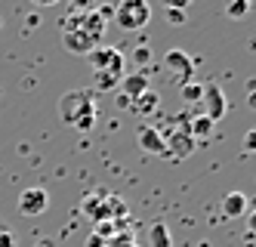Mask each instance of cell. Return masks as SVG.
<instances>
[{"label":"cell","instance_id":"11","mask_svg":"<svg viewBox=\"0 0 256 247\" xmlns=\"http://www.w3.org/2000/svg\"><path fill=\"white\" fill-rule=\"evenodd\" d=\"M247 207H250V198H247L244 192H228V195L222 198V213L232 216V219L244 216V213H247Z\"/></svg>","mask_w":256,"mask_h":247},{"label":"cell","instance_id":"7","mask_svg":"<svg viewBox=\"0 0 256 247\" xmlns=\"http://www.w3.org/2000/svg\"><path fill=\"white\" fill-rule=\"evenodd\" d=\"M200 102H204V118H210L213 124L226 118L228 111V99L219 84H204V96H200Z\"/></svg>","mask_w":256,"mask_h":247},{"label":"cell","instance_id":"5","mask_svg":"<svg viewBox=\"0 0 256 247\" xmlns=\"http://www.w3.org/2000/svg\"><path fill=\"white\" fill-rule=\"evenodd\" d=\"M164 68H167L173 78L179 81V87H186V84H192V74H194V59L186 53V50H179V47H173V50H167V56H164Z\"/></svg>","mask_w":256,"mask_h":247},{"label":"cell","instance_id":"21","mask_svg":"<svg viewBox=\"0 0 256 247\" xmlns=\"http://www.w3.org/2000/svg\"><path fill=\"white\" fill-rule=\"evenodd\" d=\"M148 59H152L148 47H139V50H136V62H148Z\"/></svg>","mask_w":256,"mask_h":247},{"label":"cell","instance_id":"2","mask_svg":"<svg viewBox=\"0 0 256 247\" xmlns=\"http://www.w3.org/2000/svg\"><path fill=\"white\" fill-rule=\"evenodd\" d=\"M59 118L80 133L96 124V93L93 90H68L59 96Z\"/></svg>","mask_w":256,"mask_h":247},{"label":"cell","instance_id":"9","mask_svg":"<svg viewBox=\"0 0 256 247\" xmlns=\"http://www.w3.org/2000/svg\"><path fill=\"white\" fill-rule=\"evenodd\" d=\"M139 145H142V151H148V155L167 158V142H164V136L154 127H139Z\"/></svg>","mask_w":256,"mask_h":247},{"label":"cell","instance_id":"18","mask_svg":"<svg viewBox=\"0 0 256 247\" xmlns=\"http://www.w3.org/2000/svg\"><path fill=\"white\" fill-rule=\"evenodd\" d=\"M250 13V4H247V0H238V4H228L226 7V16L228 19H244Z\"/></svg>","mask_w":256,"mask_h":247},{"label":"cell","instance_id":"4","mask_svg":"<svg viewBox=\"0 0 256 247\" xmlns=\"http://www.w3.org/2000/svg\"><path fill=\"white\" fill-rule=\"evenodd\" d=\"M86 62L93 71H108V74H124V53L114 47H96L86 53Z\"/></svg>","mask_w":256,"mask_h":247},{"label":"cell","instance_id":"15","mask_svg":"<svg viewBox=\"0 0 256 247\" xmlns=\"http://www.w3.org/2000/svg\"><path fill=\"white\" fill-rule=\"evenodd\" d=\"M124 74H108V71H96L93 74V93H105V90H114L120 87Z\"/></svg>","mask_w":256,"mask_h":247},{"label":"cell","instance_id":"6","mask_svg":"<svg viewBox=\"0 0 256 247\" xmlns=\"http://www.w3.org/2000/svg\"><path fill=\"white\" fill-rule=\"evenodd\" d=\"M164 142H167V158L173 161H186L194 155V139L188 136V130H186V121H182V127H176L170 136H164Z\"/></svg>","mask_w":256,"mask_h":247},{"label":"cell","instance_id":"3","mask_svg":"<svg viewBox=\"0 0 256 247\" xmlns=\"http://www.w3.org/2000/svg\"><path fill=\"white\" fill-rule=\"evenodd\" d=\"M148 19H152V7L145 0H124L114 10V22L124 31H139V28L148 25Z\"/></svg>","mask_w":256,"mask_h":247},{"label":"cell","instance_id":"13","mask_svg":"<svg viewBox=\"0 0 256 247\" xmlns=\"http://www.w3.org/2000/svg\"><path fill=\"white\" fill-rule=\"evenodd\" d=\"M158 105H160V96H158L154 90H145L139 99H133V111H136L139 118H148L152 111H158Z\"/></svg>","mask_w":256,"mask_h":247},{"label":"cell","instance_id":"12","mask_svg":"<svg viewBox=\"0 0 256 247\" xmlns=\"http://www.w3.org/2000/svg\"><path fill=\"white\" fill-rule=\"evenodd\" d=\"M213 121L210 118H204V115H194L192 121H186V130H188V136L198 142V139H210L213 136Z\"/></svg>","mask_w":256,"mask_h":247},{"label":"cell","instance_id":"1","mask_svg":"<svg viewBox=\"0 0 256 247\" xmlns=\"http://www.w3.org/2000/svg\"><path fill=\"white\" fill-rule=\"evenodd\" d=\"M102 31H105V16L102 13H74L62 22V44L68 53L86 56L90 50L102 47Z\"/></svg>","mask_w":256,"mask_h":247},{"label":"cell","instance_id":"19","mask_svg":"<svg viewBox=\"0 0 256 247\" xmlns=\"http://www.w3.org/2000/svg\"><path fill=\"white\" fill-rule=\"evenodd\" d=\"M167 19H170L173 25H186V10H170L167 7Z\"/></svg>","mask_w":256,"mask_h":247},{"label":"cell","instance_id":"23","mask_svg":"<svg viewBox=\"0 0 256 247\" xmlns=\"http://www.w3.org/2000/svg\"><path fill=\"white\" fill-rule=\"evenodd\" d=\"M198 247H210V244H198Z\"/></svg>","mask_w":256,"mask_h":247},{"label":"cell","instance_id":"20","mask_svg":"<svg viewBox=\"0 0 256 247\" xmlns=\"http://www.w3.org/2000/svg\"><path fill=\"white\" fill-rule=\"evenodd\" d=\"M0 247H16V238H12V232L0 229Z\"/></svg>","mask_w":256,"mask_h":247},{"label":"cell","instance_id":"8","mask_svg":"<svg viewBox=\"0 0 256 247\" xmlns=\"http://www.w3.org/2000/svg\"><path fill=\"white\" fill-rule=\"evenodd\" d=\"M16 207H19V213H22V216H40L46 207H50L46 188H40V185L25 188V192L19 195V201H16Z\"/></svg>","mask_w":256,"mask_h":247},{"label":"cell","instance_id":"22","mask_svg":"<svg viewBox=\"0 0 256 247\" xmlns=\"http://www.w3.org/2000/svg\"><path fill=\"white\" fill-rule=\"evenodd\" d=\"M90 247H105V238H99V235H93V238H90Z\"/></svg>","mask_w":256,"mask_h":247},{"label":"cell","instance_id":"16","mask_svg":"<svg viewBox=\"0 0 256 247\" xmlns=\"http://www.w3.org/2000/svg\"><path fill=\"white\" fill-rule=\"evenodd\" d=\"M179 93H182V99L186 102H200V96H204V84H186V87H179Z\"/></svg>","mask_w":256,"mask_h":247},{"label":"cell","instance_id":"24","mask_svg":"<svg viewBox=\"0 0 256 247\" xmlns=\"http://www.w3.org/2000/svg\"><path fill=\"white\" fill-rule=\"evenodd\" d=\"M40 247H52V244H40Z\"/></svg>","mask_w":256,"mask_h":247},{"label":"cell","instance_id":"17","mask_svg":"<svg viewBox=\"0 0 256 247\" xmlns=\"http://www.w3.org/2000/svg\"><path fill=\"white\" fill-rule=\"evenodd\" d=\"M105 247H139V244H136V238H133L130 232H118L114 238L105 241Z\"/></svg>","mask_w":256,"mask_h":247},{"label":"cell","instance_id":"10","mask_svg":"<svg viewBox=\"0 0 256 247\" xmlns=\"http://www.w3.org/2000/svg\"><path fill=\"white\" fill-rule=\"evenodd\" d=\"M120 90H124V99H139L148 87V74L145 71H133V74H124L120 78Z\"/></svg>","mask_w":256,"mask_h":247},{"label":"cell","instance_id":"14","mask_svg":"<svg viewBox=\"0 0 256 247\" xmlns=\"http://www.w3.org/2000/svg\"><path fill=\"white\" fill-rule=\"evenodd\" d=\"M148 244L152 247H173V238H170V229H167V222H152V229H148Z\"/></svg>","mask_w":256,"mask_h":247}]
</instances>
